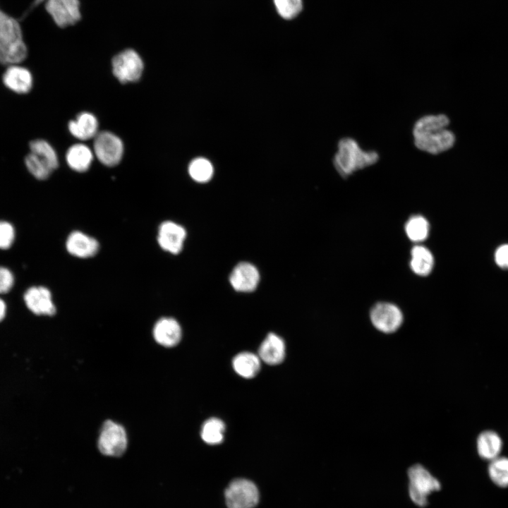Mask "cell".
I'll return each mask as SVG.
<instances>
[{
	"instance_id": "6da1fadb",
	"label": "cell",
	"mask_w": 508,
	"mask_h": 508,
	"mask_svg": "<svg viewBox=\"0 0 508 508\" xmlns=\"http://www.w3.org/2000/svg\"><path fill=\"white\" fill-rule=\"evenodd\" d=\"M449 122L445 114H430L418 118L412 128L415 147L432 155L450 150L456 142V137L447 128Z\"/></svg>"
},
{
	"instance_id": "7a4b0ae2",
	"label": "cell",
	"mask_w": 508,
	"mask_h": 508,
	"mask_svg": "<svg viewBox=\"0 0 508 508\" xmlns=\"http://www.w3.org/2000/svg\"><path fill=\"white\" fill-rule=\"evenodd\" d=\"M379 154L373 150H363L351 137H344L337 143L333 165L337 173L346 179L355 172L376 164Z\"/></svg>"
},
{
	"instance_id": "3957f363",
	"label": "cell",
	"mask_w": 508,
	"mask_h": 508,
	"mask_svg": "<svg viewBox=\"0 0 508 508\" xmlns=\"http://www.w3.org/2000/svg\"><path fill=\"white\" fill-rule=\"evenodd\" d=\"M27 53L19 23L8 16L0 22V63L15 65L23 61Z\"/></svg>"
},
{
	"instance_id": "277c9868",
	"label": "cell",
	"mask_w": 508,
	"mask_h": 508,
	"mask_svg": "<svg viewBox=\"0 0 508 508\" xmlns=\"http://www.w3.org/2000/svg\"><path fill=\"white\" fill-rule=\"evenodd\" d=\"M409 478V493L411 500L418 506L428 503L427 497L433 492L439 490L440 483L420 464H416L408 470Z\"/></svg>"
},
{
	"instance_id": "5b68a950",
	"label": "cell",
	"mask_w": 508,
	"mask_h": 508,
	"mask_svg": "<svg viewBox=\"0 0 508 508\" xmlns=\"http://www.w3.org/2000/svg\"><path fill=\"white\" fill-rule=\"evenodd\" d=\"M227 508H254L259 502L257 485L246 478L233 480L224 491Z\"/></svg>"
},
{
	"instance_id": "8992f818",
	"label": "cell",
	"mask_w": 508,
	"mask_h": 508,
	"mask_svg": "<svg viewBox=\"0 0 508 508\" xmlns=\"http://www.w3.org/2000/svg\"><path fill=\"white\" fill-rule=\"evenodd\" d=\"M127 445L128 438L124 428L113 421H106L98 438L99 452L106 456H119L125 452Z\"/></svg>"
},
{
	"instance_id": "52a82bcc",
	"label": "cell",
	"mask_w": 508,
	"mask_h": 508,
	"mask_svg": "<svg viewBox=\"0 0 508 508\" xmlns=\"http://www.w3.org/2000/svg\"><path fill=\"white\" fill-rule=\"evenodd\" d=\"M112 70L114 75L121 83L135 82L142 75L143 62L135 51L128 49L113 58Z\"/></svg>"
},
{
	"instance_id": "ba28073f",
	"label": "cell",
	"mask_w": 508,
	"mask_h": 508,
	"mask_svg": "<svg viewBox=\"0 0 508 508\" xmlns=\"http://www.w3.org/2000/svg\"><path fill=\"white\" fill-rule=\"evenodd\" d=\"M93 149L99 161L108 167L118 164L123 153L121 140L109 131H102L96 135Z\"/></svg>"
},
{
	"instance_id": "9c48e42d",
	"label": "cell",
	"mask_w": 508,
	"mask_h": 508,
	"mask_svg": "<svg viewBox=\"0 0 508 508\" xmlns=\"http://www.w3.org/2000/svg\"><path fill=\"white\" fill-rule=\"evenodd\" d=\"M370 318L377 329L387 334L397 331L403 322L401 310L388 302L375 304L370 311Z\"/></svg>"
},
{
	"instance_id": "30bf717a",
	"label": "cell",
	"mask_w": 508,
	"mask_h": 508,
	"mask_svg": "<svg viewBox=\"0 0 508 508\" xmlns=\"http://www.w3.org/2000/svg\"><path fill=\"white\" fill-rule=\"evenodd\" d=\"M45 8L61 28L76 23L81 17L79 0H47Z\"/></svg>"
},
{
	"instance_id": "8fae6325",
	"label": "cell",
	"mask_w": 508,
	"mask_h": 508,
	"mask_svg": "<svg viewBox=\"0 0 508 508\" xmlns=\"http://www.w3.org/2000/svg\"><path fill=\"white\" fill-rule=\"evenodd\" d=\"M186 237V229L174 222H164L159 227L158 243L163 250L172 254L181 251Z\"/></svg>"
},
{
	"instance_id": "7c38bea8",
	"label": "cell",
	"mask_w": 508,
	"mask_h": 508,
	"mask_svg": "<svg viewBox=\"0 0 508 508\" xmlns=\"http://www.w3.org/2000/svg\"><path fill=\"white\" fill-rule=\"evenodd\" d=\"M260 282V273L253 264L242 262L235 266L229 276V282L234 290L252 292Z\"/></svg>"
},
{
	"instance_id": "4fadbf2b",
	"label": "cell",
	"mask_w": 508,
	"mask_h": 508,
	"mask_svg": "<svg viewBox=\"0 0 508 508\" xmlns=\"http://www.w3.org/2000/svg\"><path fill=\"white\" fill-rule=\"evenodd\" d=\"M24 300L28 308L36 315H53L56 313L51 292L45 287H31L25 292Z\"/></svg>"
},
{
	"instance_id": "5bb4252c",
	"label": "cell",
	"mask_w": 508,
	"mask_h": 508,
	"mask_svg": "<svg viewBox=\"0 0 508 508\" xmlns=\"http://www.w3.org/2000/svg\"><path fill=\"white\" fill-rule=\"evenodd\" d=\"M181 327L172 318H162L155 325L153 337L155 340L165 347L177 345L181 339Z\"/></svg>"
},
{
	"instance_id": "9a60e30c",
	"label": "cell",
	"mask_w": 508,
	"mask_h": 508,
	"mask_svg": "<svg viewBox=\"0 0 508 508\" xmlns=\"http://www.w3.org/2000/svg\"><path fill=\"white\" fill-rule=\"evenodd\" d=\"M66 246L71 255L80 258L92 257L99 250V243L95 238L79 231L70 234Z\"/></svg>"
},
{
	"instance_id": "2e32d148",
	"label": "cell",
	"mask_w": 508,
	"mask_h": 508,
	"mask_svg": "<svg viewBox=\"0 0 508 508\" xmlns=\"http://www.w3.org/2000/svg\"><path fill=\"white\" fill-rule=\"evenodd\" d=\"M4 85L10 90L20 94L28 92L32 86L30 72L21 66L12 65L3 75Z\"/></svg>"
},
{
	"instance_id": "e0dca14e",
	"label": "cell",
	"mask_w": 508,
	"mask_h": 508,
	"mask_svg": "<svg viewBox=\"0 0 508 508\" xmlns=\"http://www.w3.org/2000/svg\"><path fill=\"white\" fill-rule=\"evenodd\" d=\"M285 356V344L283 339L274 333H270L261 344L259 357L269 365L282 363Z\"/></svg>"
},
{
	"instance_id": "ac0fdd59",
	"label": "cell",
	"mask_w": 508,
	"mask_h": 508,
	"mask_svg": "<svg viewBox=\"0 0 508 508\" xmlns=\"http://www.w3.org/2000/svg\"><path fill=\"white\" fill-rule=\"evenodd\" d=\"M70 133L81 140L95 138L97 133L98 122L96 117L88 112L78 114L75 120L68 123Z\"/></svg>"
},
{
	"instance_id": "d6986e66",
	"label": "cell",
	"mask_w": 508,
	"mask_h": 508,
	"mask_svg": "<svg viewBox=\"0 0 508 508\" xmlns=\"http://www.w3.org/2000/svg\"><path fill=\"white\" fill-rule=\"evenodd\" d=\"M502 448V440L497 433L486 430L478 435L477 451L481 458L491 461L498 456Z\"/></svg>"
},
{
	"instance_id": "ffe728a7",
	"label": "cell",
	"mask_w": 508,
	"mask_h": 508,
	"mask_svg": "<svg viewBox=\"0 0 508 508\" xmlns=\"http://www.w3.org/2000/svg\"><path fill=\"white\" fill-rule=\"evenodd\" d=\"M410 267L417 275L428 276L434 267V257L426 247L421 245L413 246L411 250Z\"/></svg>"
},
{
	"instance_id": "44dd1931",
	"label": "cell",
	"mask_w": 508,
	"mask_h": 508,
	"mask_svg": "<svg viewBox=\"0 0 508 508\" xmlns=\"http://www.w3.org/2000/svg\"><path fill=\"white\" fill-rule=\"evenodd\" d=\"M66 159L68 166L73 170L83 172L90 167L93 154L87 145L75 144L68 150Z\"/></svg>"
},
{
	"instance_id": "7402d4cb",
	"label": "cell",
	"mask_w": 508,
	"mask_h": 508,
	"mask_svg": "<svg viewBox=\"0 0 508 508\" xmlns=\"http://www.w3.org/2000/svg\"><path fill=\"white\" fill-rule=\"evenodd\" d=\"M235 372L245 378L254 377L260 368V358L250 352L237 354L232 361Z\"/></svg>"
},
{
	"instance_id": "603a6c76",
	"label": "cell",
	"mask_w": 508,
	"mask_h": 508,
	"mask_svg": "<svg viewBox=\"0 0 508 508\" xmlns=\"http://www.w3.org/2000/svg\"><path fill=\"white\" fill-rule=\"evenodd\" d=\"M405 231L407 237L413 242L418 243L425 241L430 231V224L428 220L421 215L411 217L405 224Z\"/></svg>"
},
{
	"instance_id": "cb8c5ba5",
	"label": "cell",
	"mask_w": 508,
	"mask_h": 508,
	"mask_svg": "<svg viewBox=\"0 0 508 508\" xmlns=\"http://www.w3.org/2000/svg\"><path fill=\"white\" fill-rule=\"evenodd\" d=\"M224 431V422L219 418H212L203 423L200 435L205 443L214 445L223 441Z\"/></svg>"
},
{
	"instance_id": "d4e9b609",
	"label": "cell",
	"mask_w": 508,
	"mask_h": 508,
	"mask_svg": "<svg viewBox=\"0 0 508 508\" xmlns=\"http://www.w3.org/2000/svg\"><path fill=\"white\" fill-rule=\"evenodd\" d=\"M488 474L495 485L502 488L508 487V458L497 456L491 460Z\"/></svg>"
},
{
	"instance_id": "484cf974",
	"label": "cell",
	"mask_w": 508,
	"mask_h": 508,
	"mask_svg": "<svg viewBox=\"0 0 508 508\" xmlns=\"http://www.w3.org/2000/svg\"><path fill=\"white\" fill-rule=\"evenodd\" d=\"M213 167L211 162L202 157L195 158L188 166L190 176L198 183L210 181L213 175Z\"/></svg>"
},
{
	"instance_id": "4316f807",
	"label": "cell",
	"mask_w": 508,
	"mask_h": 508,
	"mask_svg": "<svg viewBox=\"0 0 508 508\" xmlns=\"http://www.w3.org/2000/svg\"><path fill=\"white\" fill-rule=\"evenodd\" d=\"M25 163L29 171L39 180L47 179L54 171L44 158L31 152L26 156Z\"/></svg>"
},
{
	"instance_id": "83f0119b",
	"label": "cell",
	"mask_w": 508,
	"mask_h": 508,
	"mask_svg": "<svg viewBox=\"0 0 508 508\" xmlns=\"http://www.w3.org/2000/svg\"><path fill=\"white\" fill-rule=\"evenodd\" d=\"M30 152L44 158L55 170L59 164L58 157L54 148L44 140H35L30 143Z\"/></svg>"
},
{
	"instance_id": "f1b7e54d",
	"label": "cell",
	"mask_w": 508,
	"mask_h": 508,
	"mask_svg": "<svg viewBox=\"0 0 508 508\" xmlns=\"http://www.w3.org/2000/svg\"><path fill=\"white\" fill-rule=\"evenodd\" d=\"M279 14L289 20L296 17L302 10L301 0H274Z\"/></svg>"
},
{
	"instance_id": "f546056e",
	"label": "cell",
	"mask_w": 508,
	"mask_h": 508,
	"mask_svg": "<svg viewBox=\"0 0 508 508\" xmlns=\"http://www.w3.org/2000/svg\"><path fill=\"white\" fill-rule=\"evenodd\" d=\"M14 239V230L11 224L0 222V248H8Z\"/></svg>"
},
{
	"instance_id": "4dcf8cb0",
	"label": "cell",
	"mask_w": 508,
	"mask_h": 508,
	"mask_svg": "<svg viewBox=\"0 0 508 508\" xmlns=\"http://www.w3.org/2000/svg\"><path fill=\"white\" fill-rule=\"evenodd\" d=\"M13 284L11 272L5 267H0V294L8 292Z\"/></svg>"
},
{
	"instance_id": "1f68e13d",
	"label": "cell",
	"mask_w": 508,
	"mask_h": 508,
	"mask_svg": "<svg viewBox=\"0 0 508 508\" xmlns=\"http://www.w3.org/2000/svg\"><path fill=\"white\" fill-rule=\"evenodd\" d=\"M495 260L499 267L508 269V244H504L496 250Z\"/></svg>"
},
{
	"instance_id": "d6a6232c",
	"label": "cell",
	"mask_w": 508,
	"mask_h": 508,
	"mask_svg": "<svg viewBox=\"0 0 508 508\" xmlns=\"http://www.w3.org/2000/svg\"><path fill=\"white\" fill-rule=\"evenodd\" d=\"M6 313V305L4 302L0 299V321L4 318Z\"/></svg>"
},
{
	"instance_id": "836d02e7",
	"label": "cell",
	"mask_w": 508,
	"mask_h": 508,
	"mask_svg": "<svg viewBox=\"0 0 508 508\" xmlns=\"http://www.w3.org/2000/svg\"><path fill=\"white\" fill-rule=\"evenodd\" d=\"M8 15L0 9V22L2 21Z\"/></svg>"
},
{
	"instance_id": "e575fe53",
	"label": "cell",
	"mask_w": 508,
	"mask_h": 508,
	"mask_svg": "<svg viewBox=\"0 0 508 508\" xmlns=\"http://www.w3.org/2000/svg\"><path fill=\"white\" fill-rule=\"evenodd\" d=\"M44 1H47V0H35V5H37V4H40L41 2Z\"/></svg>"
}]
</instances>
